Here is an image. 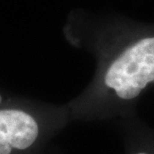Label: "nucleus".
<instances>
[{
    "label": "nucleus",
    "instance_id": "f257e3e1",
    "mask_svg": "<svg viewBox=\"0 0 154 154\" xmlns=\"http://www.w3.org/2000/svg\"><path fill=\"white\" fill-rule=\"evenodd\" d=\"M64 34L95 58L96 70L85 91L70 105L78 118H129L154 86V22L119 14L77 9Z\"/></svg>",
    "mask_w": 154,
    "mask_h": 154
},
{
    "label": "nucleus",
    "instance_id": "f03ea898",
    "mask_svg": "<svg viewBox=\"0 0 154 154\" xmlns=\"http://www.w3.org/2000/svg\"><path fill=\"white\" fill-rule=\"evenodd\" d=\"M39 133L38 119L32 111L0 101V154L31 148Z\"/></svg>",
    "mask_w": 154,
    "mask_h": 154
},
{
    "label": "nucleus",
    "instance_id": "7ed1b4c3",
    "mask_svg": "<svg viewBox=\"0 0 154 154\" xmlns=\"http://www.w3.org/2000/svg\"><path fill=\"white\" fill-rule=\"evenodd\" d=\"M125 154H154V127L136 115L122 119Z\"/></svg>",
    "mask_w": 154,
    "mask_h": 154
}]
</instances>
